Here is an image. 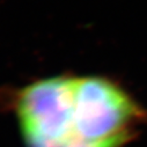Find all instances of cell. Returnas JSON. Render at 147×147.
<instances>
[{"label":"cell","mask_w":147,"mask_h":147,"mask_svg":"<svg viewBox=\"0 0 147 147\" xmlns=\"http://www.w3.org/2000/svg\"><path fill=\"white\" fill-rule=\"evenodd\" d=\"M74 76L36 81L19 95L16 111L28 147H118L116 141H85L73 126Z\"/></svg>","instance_id":"1"},{"label":"cell","mask_w":147,"mask_h":147,"mask_svg":"<svg viewBox=\"0 0 147 147\" xmlns=\"http://www.w3.org/2000/svg\"><path fill=\"white\" fill-rule=\"evenodd\" d=\"M146 110L116 81L102 76H74L73 126L85 141H104L134 133Z\"/></svg>","instance_id":"2"}]
</instances>
